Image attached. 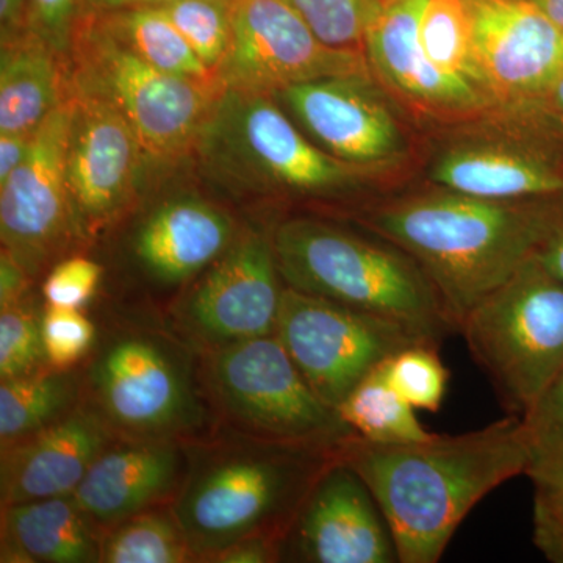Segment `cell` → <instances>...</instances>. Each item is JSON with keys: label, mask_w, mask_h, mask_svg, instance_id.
I'll list each match as a JSON object with an SVG mask.
<instances>
[{"label": "cell", "mask_w": 563, "mask_h": 563, "mask_svg": "<svg viewBox=\"0 0 563 563\" xmlns=\"http://www.w3.org/2000/svg\"><path fill=\"white\" fill-rule=\"evenodd\" d=\"M474 63L493 101L539 106L563 68V29L529 0H466Z\"/></svg>", "instance_id": "15"}, {"label": "cell", "mask_w": 563, "mask_h": 563, "mask_svg": "<svg viewBox=\"0 0 563 563\" xmlns=\"http://www.w3.org/2000/svg\"><path fill=\"white\" fill-rule=\"evenodd\" d=\"M195 559L174 512L144 510L111 526L102 537L101 562L181 563Z\"/></svg>", "instance_id": "28"}, {"label": "cell", "mask_w": 563, "mask_h": 563, "mask_svg": "<svg viewBox=\"0 0 563 563\" xmlns=\"http://www.w3.org/2000/svg\"><path fill=\"white\" fill-rule=\"evenodd\" d=\"M233 240L231 218L196 198L173 199L157 207L136 232V258L163 284L190 279L228 251Z\"/></svg>", "instance_id": "22"}, {"label": "cell", "mask_w": 563, "mask_h": 563, "mask_svg": "<svg viewBox=\"0 0 563 563\" xmlns=\"http://www.w3.org/2000/svg\"><path fill=\"white\" fill-rule=\"evenodd\" d=\"M287 287L376 314L439 346L459 332L420 265L395 244L310 218H292L273 232Z\"/></svg>", "instance_id": "4"}, {"label": "cell", "mask_w": 563, "mask_h": 563, "mask_svg": "<svg viewBox=\"0 0 563 563\" xmlns=\"http://www.w3.org/2000/svg\"><path fill=\"white\" fill-rule=\"evenodd\" d=\"M181 454L169 440L111 444L73 493L74 501L102 528L150 510L181 483Z\"/></svg>", "instance_id": "21"}, {"label": "cell", "mask_w": 563, "mask_h": 563, "mask_svg": "<svg viewBox=\"0 0 563 563\" xmlns=\"http://www.w3.org/2000/svg\"><path fill=\"white\" fill-rule=\"evenodd\" d=\"M101 277V266L85 257L57 263L43 284L47 306L81 310L98 291Z\"/></svg>", "instance_id": "37"}, {"label": "cell", "mask_w": 563, "mask_h": 563, "mask_svg": "<svg viewBox=\"0 0 563 563\" xmlns=\"http://www.w3.org/2000/svg\"><path fill=\"white\" fill-rule=\"evenodd\" d=\"M168 0H88L90 13H107V11L132 9V7L161 5Z\"/></svg>", "instance_id": "44"}, {"label": "cell", "mask_w": 563, "mask_h": 563, "mask_svg": "<svg viewBox=\"0 0 563 563\" xmlns=\"http://www.w3.org/2000/svg\"><path fill=\"white\" fill-rule=\"evenodd\" d=\"M111 431L101 412L84 407L2 448V507L73 495L92 462L113 444Z\"/></svg>", "instance_id": "19"}, {"label": "cell", "mask_w": 563, "mask_h": 563, "mask_svg": "<svg viewBox=\"0 0 563 563\" xmlns=\"http://www.w3.org/2000/svg\"><path fill=\"white\" fill-rule=\"evenodd\" d=\"M207 383L222 413L250 439L343 450L357 437L274 333L214 347Z\"/></svg>", "instance_id": "8"}, {"label": "cell", "mask_w": 563, "mask_h": 563, "mask_svg": "<svg viewBox=\"0 0 563 563\" xmlns=\"http://www.w3.org/2000/svg\"><path fill=\"white\" fill-rule=\"evenodd\" d=\"M76 87L106 99L139 136L147 165H176L195 154L196 143L224 87L155 68L88 13L68 54Z\"/></svg>", "instance_id": "5"}, {"label": "cell", "mask_w": 563, "mask_h": 563, "mask_svg": "<svg viewBox=\"0 0 563 563\" xmlns=\"http://www.w3.org/2000/svg\"><path fill=\"white\" fill-rule=\"evenodd\" d=\"M32 277L5 251L0 257V307L21 301Z\"/></svg>", "instance_id": "41"}, {"label": "cell", "mask_w": 563, "mask_h": 563, "mask_svg": "<svg viewBox=\"0 0 563 563\" xmlns=\"http://www.w3.org/2000/svg\"><path fill=\"white\" fill-rule=\"evenodd\" d=\"M196 154L214 180L236 191L335 195L354 187L357 169L312 143L272 96L222 91Z\"/></svg>", "instance_id": "6"}, {"label": "cell", "mask_w": 563, "mask_h": 563, "mask_svg": "<svg viewBox=\"0 0 563 563\" xmlns=\"http://www.w3.org/2000/svg\"><path fill=\"white\" fill-rule=\"evenodd\" d=\"M532 257L563 279V192L551 198L547 229Z\"/></svg>", "instance_id": "39"}, {"label": "cell", "mask_w": 563, "mask_h": 563, "mask_svg": "<svg viewBox=\"0 0 563 563\" xmlns=\"http://www.w3.org/2000/svg\"><path fill=\"white\" fill-rule=\"evenodd\" d=\"M420 40L426 55L440 69L481 85L466 0H428L421 18Z\"/></svg>", "instance_id": "29"}, {"label": "cell", "mask_w": 563, "mask_h": 563, "mask_svg": "<svg viewBox=\"0 0 563 563\" xmlns=\"http://www.w3.org/2000/svg\"><path fill=\"white\" fill-rule=\"evenodd\" d=\"M222 2L231 3V2H232V0H222Z\"/></svg>", "instance_id": "47"}, {"label": "cell", "mask_w": 563, "mask_h": 563, "mask_svg": "<svg viewBox=\"0 0 563 563\" xmlns=\"http://www.w3.org/2000/svg\"><path fill=\"white\" fill-rule=\"evenodd\" d=\"M343 450L246 437V443L192 457L173 507L192 555L211 561L251 537L285 543L303 503Z\"/></svg>", "instance_id": "3"}, {"label": "cell", "mask_w": 563, "mask_h": 563, "mask_svg": "<svg viewBox=\"0 0 563 563\" xmlns=\"http://www.w3.org/2000/svg\"><path fill=\"white\" fill-rule=\"evenodd\" d=\"M287 540L303 562H398L390 529L376 499L343 457L314 485Z\"/></svg>", "instance_id": "17"}, {"label": "cell", "mask_w": 563, "mask_h": 563, "mask_svg": "<svg viewBox=\"0 0 563 563\" xmlns=\"http://www.w3.org/2000/svg\"><path fill=\"white\" fill-rule=\"evenodd\" d=\"M76 374L69 369H40L0 384V442L2 448L27 439L73 409Z\"/></svg>", "instance_id": "25"}, {"label": "cell", "mask_w": 563, "mask_h": 563, "mask_svg": "<svg viewBox=\"0 0 563 563\" xmlns=\"http://www.w3.org/2000/svg\"><path fill=\"white\" fill-rule=\"evenodd\" d=\"M537 107H547V109L553 110L555 113L563 114V68L547 92H544L542 101Z\"/></svg>", "instance_id": "45"}, {"label": "cell", "mask_w": 563, "mask_h": 563, "mask_svg": "<svg viewBox=\"0 0 563 563\" xmlns=\"http://www.w3.org/2000/svg\"><path fill=\"white\" fill-rule=\"evenodd\" d=\"M426 3L428 0H383L365 35L369 68L422 109H483L493 99L481 85L440 69L422 49L420 24Z\"/></svg>", "instance_id": "18"}, {"label": "cell", "mask_w": 563, "mask_h": 563, "mask_svg": "<svg viewBox=\"0 0 563 563\" xmlns=\"http://www.w3.org/2000/svg\"><path fill=\"white\" fill-rule=\"evenodd\" d=\"M88 13V0H27L25 27L68 58L74 35Z\"/></svg>", "instance_id": "36"}, {"label": "cell", "mask_w": 563, "mask_h": 563, "mask_svg": "<svg viewBox=\"0 0 563 563\" xmlns=\"http://www.w3.org/2000/svg\"><path fill=\"white\" fill-rule=\"evenodd\" d=\"M533 488V544L548 561L563 563V481Z\"/></svg>", "instance_id": "38"}, {"label": "cell", "mask_w": 563, "mask_h": 563, "mask_svg": "<svg viewBox=\"0 0 563 563\" xmlns=\"http://www.w3.org/2000/svg\"><path fill=\"white\" fill-rule=\"evenodd\" d=\"M550 203L493 201L442 188L383 203L362 222L421 266L459 331L476 303L532 257Z\"/></svg>", "instance_id": "2"}, {"label": "cell", "mask_w": 563, "mask_h": 563, "mask_svg": "<svg viewBox=\"0 0 563 563\" xmlns=\"http://www.w3.org/2000/svg\"><path fill=\"white\" fill-rule=\"evenodd\" d=\"M47 363L41 336V318L31 303L2 307L0 312V379H13L43 369Z\"/></svg>", "instance_id": "34"}, {"label": "cell", "mask_w": 563, "mask_h": 563, "mask_svg": "<svg viewBox=\"0 0 563 563\" xmlns=\"http://www.w3.org/2000/svg\"><path fill=\"white\" fill-rule=\"evenodd\" d=\"M101 413L135 440H169L195 420L190 380L180 363L147 336H124L92 365Z\"/></svg>", "instance_id": "14"}, {"label": "cell", "mask_w": 563, "mask_h": 563, "mask_svg": "<svg viewBox=\"0 0 563 563\" xmlns=\"http://www.w3.org/2000/svg\"><path fill=\"white\" fill-rule=\"evenodd\" d=\"M532 484L563 481V369L521 415Z\"/></svg>", "instance_id": "30"}, {"label": "cell", "mask_w": 563, "mask_h": 563, "mask_svg": "<svg viewBox=\"0 0 563 563\" xmlns=\"http://www.w3.org/2000/svg\"><path fill=\"white\" fill-rule=\"evenodd\" d=\"M443 190L493 201H531L563 192V147L558 141L470 140L432 163Z\"/></svg>", "instance_id": "20"}, {"label": "cell", "mask_w": 563, "mask_h": 563, "mask_svg": "<svg viewBox=\"0 0 563 563\" xmlns=\"http://www.w3.org/2000/svg\"><path fill=\"white\" fill-rule=\"evenodd\" d=\"M33 133H0V184L27 157Z\"/></svg>", "instance_id": "42"}, {"label": "cell", "mask_w": 563, "mask_h": 563, "mask_svg": "<svg viewBox=\"0 0 563 563\" xmlns=\"http://www.w3.org/2000/svg\"><path fill=\"white\" fill-rule=\"evenodd\" d=\"M96 14L117 38L155 68L190 79H218L161 7H132Z\"/></svg>", "instance_id": "26"}, {"label": "cell", "mask_w": 563, "mask_h": 563, "mask_svg": "<svg viewBox=\"0 0 563 563\" xmlns=\"http://www.w3.org/2000/svg\"><path fill=\"white\" fill-rule=\"evenodd\" d=\"M68 150L70 202L85 235H95L118 220L139 192L147 165L139 136L106 99L76 87Z\"/></svg>", "instance_id": "12"}, {"label": "cell", "mask_w": 563, "mask_h": 563, "mask_svg": "<svg viewBox=\"0 0 563 563\" xmlns=\"http://www.w3.org/2000/svg\"><path fill=\"white\" fill-rule=\"evenodd\" d=\"M27 0H0V25L2 32L25 27Z\"/></svg>", "instance_id": "43"}, {"label": "cell", "mask_w": 563, "mask_h": 563, "mask_svg": "<svg viewBox=\"0 0 563 563\" xmlns=\"http://www.w3.org/2000/svg\"><path fill=\"white\" fill-rule=\"evenodd\" d=\"M343 461L362 477L383 512L398 562L435 563L477 503L526 474L523 422L507 415L479 431L420 442L374 443L354 437Z\"/></svg>", "instance_id": "1"}, {"label": "cell", "mask_w": 563, "mask_h": 563, "mask_svg": "<svg viewBox=\"0 0 563 563\" xmlns=\"http://www.w3.org/2000/svg\"><path fill=\"white\" fill-rule=\"evenodd\" d=\"M274 335L307 383L335 409L380 363L412 344L431 343L398 322L287 285Z\"/></svg>", "instance_id": "9"}, {"label": "cell", "mask_w": 563, "mask_h": 563, "mask_svg": "<svg viewBox=\"0 0 563 563\" xmlns=\"http://www.w3.org/2000/svg\"><path fill=\"white\" fill-rule=\"evenodd\" d=\"M459 333L507 415H521L563 369V279L531 257L463 318Z\"/></svg>", "instance_id": "7"}, {"label": "cell", "mask_w": 563, "mask_h": 563, "mask_svg": "<svg viewBox=\"0 0 563 563\" xmlns=\"http://www.w3.org/2000/svg\"><path fill=\"white\" fill-rule=\"evenodd\" d=\"M537 9L543 11L554 24L563 29V0H529Z\"/></svg>", "instance_id": "46"}, {"label": "cell", "mask_w": 563, "mask_h": 563, "mask_svg": "<svg viewBox=\"0 0 563 563\" xmlns=\"http://www.w3.org/2000/svg\"><path fill=\"white\" fill-rule=\"evenodd\" d=\"M333 49L365 54V35L383 0H285Z\"/></svg>", "instance_id": "32"}, {"label": "cell", "mask_w": 563, "mask_h": 563, "mask_svg": "<svg viewBox=\"0 0 563 563\" xmlns=\"http://www.w3.org/2000/svg\"><path fill=\"white\" fill-rule=\"evenodd\" d=\"M385 372L415 410L437 412L442 407L450 374L435 344L418 343L399 351L385 362Z\"/></svg>", "instance_id": "33"}, {"label": "cell", "mask_w": 563, "mask_h": 563, "mask_svg": "<svg viewBox=\"0 0 563 563\" xmlns=\"http://www.w3.org/2000/svg\"><path fill=\"white\" fill-rule=\"evenodd\" d=\"M284 543L272 537H251L220 551L211 561L222 563H265L277 561Z\"/></svg>", "instance_id": "40"}, {"label": "cell", "mask_w": 563, "mask_h": 563, "mask_svg": "<svg viewBox=\"0 0 563 563\" xmlns=\"http://www.w3.org/2000/svg\"><path fill=\"white\" fill-rule=\"evenodd\" d=\"M41 336L47 365L69 369L91 350L96 329L80 310L47 306L41 314Z\"/></svg>", "instance_id": "35"}, {"label": "cell", "mask_w": 563, "mask_h": 563, "mask_svg": "<svg viewBox=\"0 0 563 563\" xmlns=\"http://www.w3.org/2000/svg\"><path fill=\"white\" fill-rule=\"evenodd\" d=\"M274 99L285 103L321 150L350 165H384L406 147L401 128L374 90L372 76L306 81Z\"/></svg>", "instance_id": "16"}, {"label": "cell", "mask_w": 563, "mask_h": 563, "mask_svg": "<svg viewBox=\"0 0 563 563\" xmlns=\"http://www.w3.org/2000/svg\"><path fill=\"white\" fill-rule=\"evenodd\" d=\"M158 7L188 41L203 65L217 74L231 44L229 3L222 0H168Z\"/></svg>", "instance_id": "31"}, {"label": "cell", "mask_w": 563, "mask_h": 563, "mask_svg": "<svg viewBox=\"0 0 563 563\" xmlns=\"http://www.w3.org/2000/svg\"><path fill=\"white\" fill-rule=\"evenodd\" d=\"M280 280L273 233H243L187 296L180 321L214 347L273 335L285 288Z\"/></svg>", "instance_id": "13"}, {"label": "cell", "mask_w": 563, "mask_h": 563, "mask_svg": "<svg viewBox=\"0 0 563 563\" xmlns=\"http://www.w3.org/2000/svg\"><path fill=\"white\" fill-rule=\"evenodd\" d=\"M98 528L73 495L2 507V562H101Z\"/></svg>", "instance_id": "23"}, {"label": "cell", "mask_w": 563, "mask_h": 563, "mask_svg": "<svg viewBox=\"0 0 563 563\" xmlns=\"http://www.w3.org/2000/svg\"><path fill=\"white\" fill-rule=\"evenodd\" d=\"M68 90V58L27 27L2 32L0 133L35 132Z\"/></svg>", "instance_id": "24"}, {"label": "cell", "mask_w": 563, "mask_h": 563, "mask_svg": "<svg viewBox=\"0 0 563 563\" xmlns=\"http://www.w3.org/2000/svg\"><path fill=\"white\" fill-rule=\"evenodd\" d=\"M70 124L73 99L66 90L33 133L25 161L0 184L2 251L31 277L84 236L69 195Z\"/></svg>", "instance_id": "11"}, {"label": "cell", "mask_w": 563, "mask_h": 563, "mask_svg": "<svg viewBox=\"0 0 563 563\" xmlns=\"http://www.w3.org/2000/svg\"><path fill=\"white\" fill-rule=\"evenodd\" d=\"M232 36L217 77L224 90L276 98L325 77L372 76L362 52L322 43L285 0H232Z\"/></svg>", "instance_id": "10"}, {"label": "cell", "mask_w": 563, "mask_h": 563, "mask_svg": "<svg viewBox=\"0 0 563 563\" xmlns=\"http://www.w3.org/2000/svg\"><path fill=\"white\" fill-rule=\"evenodd\" d=\"M352 431L374 443L420 442L432 435L415 409L393 387L385 362L374 368L336 407Z\"/></svg>", "instance_id": "27"}]
</instances>
